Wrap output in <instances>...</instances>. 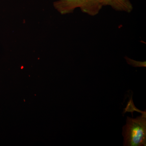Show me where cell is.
<instances>
[{
	"mask_svg": "<svg viewBox=\"0 0 146 146\" xmlns=\"http://www.w3.org/2000/svg\"><path fill=\"white\" fill-rule=\"evenodd\" d=\"M126 124L123 127V145H146V114L133 119L127 117Z\"/></svg>",
	"mask_w": 146,
	"mask_h": 146,
	"instance_id": "6da1fadb",
	"label": "cell"
},
{
	"mask_svg": "<svg viewBox=\"0 0 146 146\" xmlns=\"http://www.w3.org/2000/svg\"><path fill=\"white\" fill-rule=\"evenodd\" d=\"M54 6L62 15L72 13L76 8H80L83 13L95 16L103 6L100 0H59L54 3Z\"/></svg>",
	"mask_w": 146,
	"mask_h": 146,
	"instance_id": "7a4b0ae2",
	"label": "cell"
},
{
	"mask_svg": "<svg viewBox=\"0 0 146 146\" xmlns=\"http://www.w3.org/2000/svg\"><path fill=\"white\" fill-rule=\"evenodd\" d=\"M103 6H110L117 11H125L129 13L133 7L129 0H100Z\"/></svg>",
	"mask_w": 146,
	"mask_h": 146,
	"instance_id": "3957f363",
	"label": "cell"
},
{
	"mask_svg": "<svg viewBox=\"0 0 146 146\" xmlns=\"http://www.w3.org/2000/svg\"><path fill=\"white\" fill-rule=\"evenodd\" d=\"M125 111L124 112H131L133 113V111H136L137 112H140L141 114L144 115V114H146L145 111L143 112V111H141V110H139L136 108L135 107V106L133 104V101H132V99L130 100L128 102L127 106L125 108Z\"/></svg>",
	"mask_w": 146,
	"mask_h": 146,
	"instance_id": "277c9868",
	"label": "cell"
}]
</instances>
